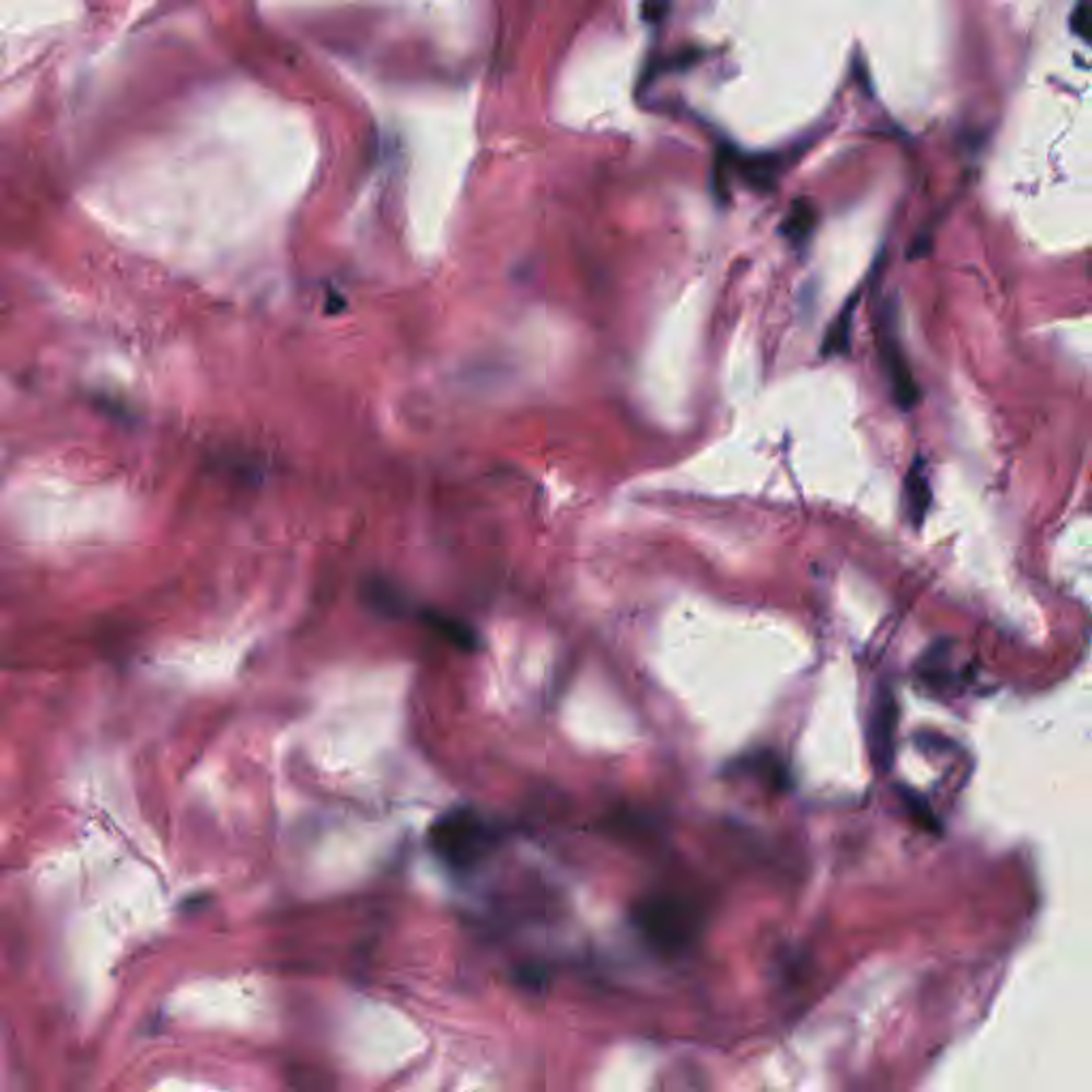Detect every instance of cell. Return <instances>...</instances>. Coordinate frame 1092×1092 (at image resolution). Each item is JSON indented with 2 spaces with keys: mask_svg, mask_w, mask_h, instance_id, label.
<instances>
[{
  "mask_svg": "<svg viewBox=\"0 0 1092 1092\" xmlns=\"http://www.w3.org/2000/svg\"><path fill=\"white\" fill-rule=\"evenodd\" d=\"M858 305V294L847 301L839 316L833 321L828 334L824 337L822 355L824 357H835V355H847L851 346V325H853V312Z\"/></svg>",
  "mask_w": 1092,
  "mask_h": 1092,
  "instance_id": "ba28073f",
  "label": "cell"
},
{
  "mask_svg": "<svg viewBox=\"0 0 1092 1092\" xmlns=\"http://www.w3.org/2000/svg\"><path fill=\"white\" fill-rule=\"evenodd\" d=\"M419 619L427 630L433 631L438 638L446 640L449 644L462 649L465 653L476 651L480 644V638H478L476 630L469 624H465L449 613H442L435 608H422L419 611Z\"/></svg>",
  "mask_w": 1092,
  "mask_h": 1092,
  "instance_id": "5b68a950",
  "label": "cell"
},
{
  "mask_svg": "<svg viewBox=\"0 0 1092 1092\" xmlns=\"http://www.w3.org/2000/svg\"><path fill=\"white\" fill-rule=\"evenodd\" d=\"M498 830L480 811L457 806L442 813L429 828L433 856L455 873H467L498 847Z\"/></svg>",
  "mask_w": 1092,
  "mask_h": 1092,
  "instance_id": "6da1fadb",
  "label": "cell"
},
{
  "mask_svg": "<svg viewBox=\"0 0 1092 1092\" xmlns=\"http://www.w3.org/2000/svg\"><path fill=\"white\" fill-rule=\"evenodd\" d=\"M903 502H905L907 521L914 527H920L925 523L928 508L932 502V489H930V480H928V472H926V462L920 457L911 463V467L905 474Z\"/></svg>",
  "mask_w": 1092,
  "mask_h": 1092,
  "instance_id": "8992f818",
  "label": "cell"
},
{
  "mask_svg": "<svg viewBox=\"0 0 1092 1092\" xmlns=\"http://www.w3.org/2000/svg\"><path fill=\"white\" fill-rule=\"evenodd\" d=\"M896 725H898V705L892 687L883 685L875 692L869 713V752L873 766L880 772H887L894 764Z\"/></svg>",
  "mask_w": 1092,
  "mask_h": 1092,
  "instance_id": "277c9868",
  "label": "cell"
},
{
  "mask_svg": "<svg viewBox=\"0 0 1092 1092\" xmlns=\"http://www.w3.org/2000/svg\"><path fill=\"white\" fill-rule=\"evenodd\" d=\"M631 922L651 950L664 956H676L694 943L700 928V914L685 896L653 892L634 905Z\"/></svg>",
  "mask_w": 1092,
  "mask_h": 1092,
  "instance_id": "7a4b0ae2",
  "label": "cell"
},
{
  "mask_svg": "<svg viewBox=\"0 0 1092 1092\" xmlns=\"http://www.w3.org/2000/svg\"><path fill=\"white\" fill-rule=\"evenodd\" d=\"M817 220H820L817 208L809 199H797L783 216L779 231L792 248L802 251L811 242L817 229Z\"/></svg>",
  "mask_w": 1092,
  "mask_h": 1092,
  "instance_id": "52a82bcc",
  "label": "cell"
},
{
  "mask_svg": "<svg viewBox=\"0 0 1092 1092\" xmlns=\"http://www.w3.org/2000/svg\"><path fill=\"white\" fill-rule=\"evenodd\" d=\"M880 357H882L883 374L890 384L892 402L909 413L920 402V386L914 379V372L907 363L905 350L901 346V336L896 332V310L892 303H885L880 318Z\"/></svg>",
  "mask_w": 1092,
  "mask_h": 1092,
  "instance_id": "3957f363",
  "label": "cell"
},
{
  "mask_svg": "<svg viewBox=\"0 0 1092 1092\" xmlns=\"http://www.w3.org/2000/svg\"><path fill=\"white\" fill-rule=\"evenodd\" d=\"M1069 28H1071V35L1078 37L1080 42L1089 43L1091 42V9L1089 4H1076L1071 15H1069Z\"/></svg>",
  "mask_w": 1092,
  "mask_h": 1092,
  "instance_id": "9c48e42d",
  "label": "cell"
}]
</instances>
